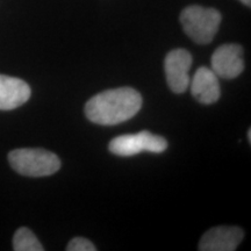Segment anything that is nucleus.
I'll return each instance as SVG.
<instances>
[{"mask_svg": "<svg viewBox=\"0 0 251 251\" xmlns=\"http://www.w3.org/2000/svg\"><path fill=\"white\" fill-rule=\"evenodd\" d=\"M221 14L215 8H206L202 6H188L181 12L180 24L185 33L199 45L211 43L218 33Z\"/></svg>", "mask_w": 251, "mask_h": 251, "instance_id": "nucleus-3", "label": "nucleus"}, {"mask_svg": "<svg viewBox=\"0 0 251 251\" xmlns=\"http://www.w3.org/2000/svg\"><path fill=\"white\" fill-rule=\"evenodd\" d=\"M244 237L240 227H214L207 230L199 243L200 251H234Z\"/></svg>", "mask_w": 251, "mask_h": 251, "instance_id": "nucleus-7", "label": "nucleus"}, {"mask_svg": "<svg viewBox=\"0 0 251 251\" xmlns=\"http://www.w3.org/2000/svg\"><path fill=\"white\" fill-rule=\"evenodd\" d=\"M142 107V97L131 87L103 91L85 105L86 118L101 126H114L129 120Z\"/></svg>", "mask_w": 251, "mask_h": 251, "instance_id": "nucleus-1", "label": "nucleus"}, {"mask_svg": "<svg viewBox=\"0 0 251 251\" xmlns=\"http://www.w3.org/2000/svg\"><path fill=\"white\" fill-rule=\"evenodd\" d=\"M192 56L186 49L171 50L165 57L164 69L168 85L175 93H184L190 87Z\"/></svg>", "mask_w": 251, "mask_h": 251, "instance_id": "nucleus-5", "label": "nucleus"}, {"mask_svg": "<svg viewBox=\"0 0 251 251\" xmlns=\"http://www.w3.org/2000/svg\"><path fill=\"white\" fill-rule=\"evenodd\" d=\"M8 162L14 171L26 177H47L61 169V161L54 152L39 148L12 150Z\"/></svg>", "mask_w": 251, "mask_h": 251, "instance_id": "nucleus-2", "label": "nucleus"}, {"mask_svg": "<svg viewBox=\"0 0 251 251\" xmlns=\"http://www.w3.org/2000/svg\"><path fill=\"white\" fill-rule=\"evenodd\" d=\"M248 140H249V142L251 141V129H250V128L248 129Z\"/></svg>", "mask_w": 251, "mask_h": 251, "instance_id": "nucleus-13", "label": "nucleus"}, {"mask_svg": "<svg viewBox=\"0 0 251 251\" xmlns=\"http://www.w3.org/2000/svg\"><path fill=\"white\" fill-rule=\"evenodd\" d=\"M68 251H96L97 248L87 238L75 237L69 242L67 247Z\"/></svg>", "mask_w": 251, "mask_h": 251, "instance_id": "nucleus-11", "label": "nucleus"}, {"mask_svg": "<svg viewBox=\"0 0 251 251\" xmlns=\"http://www.w3.org/2000/svg\"><path fill=\"white\" fill-rule=\"evenodd\" d=\"M31 90L26 81L20 78L0 75V109H15L30 98Z\"/></svg>", "mask_w": 251, "mask_h": 251, "instance_id": "nucleus-9", "label": "nucleus"}, {"mask_svg": "<svg viewBox=\"0 0 251 251\" xmlns=\"http://www.w3.org/2000/svg\"><path fill=\"white\" fill-rule=\"evenodd\" d=\"M190 86L192 96L203 105H212L221 96L219 77L209 68L198 69L192 80H190Z\"/></svg>", "mask_w": 251, "mask_h": 251, "instance_id": "nucleus-8", "label": "nucleus"}, {"mask_svg": "<svg viewBox=\"0 0 251 251\" xmlns=\"http://www.w3.org/2000/svg\"><path fill=\"white\" fill-rule=\"evenodd\" d=\"M241 1H242L243 4L247 5V6H250L251 5V0H241Z\"/></svg>", "mask_w": 251, "mask_h": 251, "instance_id": "nucleus-12", "label": "nucleus"}, {"mask_svg": "<svg viewBox=\"0 0 251 251\" xmlns=\"http://www.w3.org/2000/svg\"><path fill=\"white\" fill-rule=\"evenodd\" d=\"M168 148L164 137L143 130L137 134H127L115 137L109 142V151L118 156H134L142 151L161 153Z\"/></svg>", "mask_w": 251, "mask_h": 251, "instance_id": "nucleus-4", "label": "nucleus"}, {"mask_svg": "<svg viewBox=\"0 0 251 251\" xmlns=\"http://www.w3.org/2000/svg\"><path fill=\"white\" fill-rule=\"evenodd\" d=\"M243 55L240 45L229 43L219 47L212 56V70L219 78L234 79L244 70Z\"/></svg>", "mask_w": 251, "mask_h": 251, "instance_id": "nucleus-6", "label": "nucleus"}, {"mask_svg": "<svg viewBox=\"0 0 251 251\" xmlns=\"http://www.w3.org/2000/svg\"><path fill=\"white\" fill-rule=\"evenodd\" d=\"M13 249L15 251H43L45 248L33 231L26 227H21L14 234Z\"/></svg>", "mask_w": 251, "mask_h": 251, "instance_id": "nucleus-10", "label": "nucleus"}]
</instances>
